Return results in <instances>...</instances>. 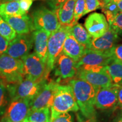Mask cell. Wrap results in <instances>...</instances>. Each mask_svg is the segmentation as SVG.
Instances as JSON below:
<instances>
[{
	"mask_svg": "<svg viewBox=\"0 0 122 122\" xmlns=\"http://www.w3.org/2000/svg\"><path fill=\"white\" fill-rule=\"evenodd\" d=\"M1 1V0H0V1Z\"/></svg>",
	"mask_w": 122,
	"mask_h": 122,
	"instance_id": "ee69618b",
	"label": "cell"
},
{
	"mask_svg": "<svg viewBox=\"0 0 122 122\" xmlns=\"http://www.w3.org/2000/svg\"><path fill=\"white\" fill-rule=\"evenodd\" d=\"M22 60L23 72L25 78L34 81L47 80L46 63L36 53L27 54Z\"/></svg>",
	"mask_w": 122,
	"mask_h": 122,
	"instance_id": "52a82bcc",
	"label": "cell"
},
{
	"mask_svg": "<svg viewBox=\"0 0 122 122\" xmlns=\"http://www.w3.org/2000/svg\"><path fill=\"white\" fill-rule=\"evenodd\" d=\"M85 11L84 15L100 8L101 2L100 0H85Z\"/></svg>",
	"mask_w": 122,
	"mask_h": 122,
	"instance_id": "f546056e",
	"label": "cell"
},
{
	"mask_svg": "<svg viewBox=\"0 0 122 122\" xmlns=\"http://www.w3.org/2000/svg\"><path fill=\"white\" fill-rule=\"evenodd\" d=\"M79 110V106L71 85L58 84L50 107V120L61 114L77 112Z\"/></svg>",
	"mask_w": 122,
	"mask_h": 122,
	"instance_id": "7a4b0ae2",
	"label": "cell"
},
{
	"mask_svg": "<svg viewBox=\"0 0 122 122\" xmlns=\"http://www.w3.org/2000/svg\"><path fill=\"white\" fill-rule=\"evenodd\" d=\"M100 1L101 2V6H100V7H101L102 5H103L106 4H107V3L109 2L110 0H100Z\"/></svg>",
	"mask_w": 122,
	"mask_h": 122,
	"instance_id": "60d3db41",
	"label": "cell"
},
{
	"mask_svg": "<svg viewBox=\"0 0 122 122\" xmlns=\"http://www.w3.org/2000/svg\"><path fill=\"white\" fill-rule=\"evenodd\" d=\"M112 60L109 52L86 49L83 57L76 63L77 70H101Z\"/></svg>",
	"mask_w": 122,
	"mask_h": 122,
	"instance_id": "8992f818",
	"label": "cell"
},
{
	"mask_svg": "<svg viewBox=\"0 0 122 122\" xmlns=\"http://www.w3.org/2000/svg\"><path fill=\"white\" fill-rule=\"evenodd\" d=\"M33 0H22L19 2V5L21 10L24 14H27V12L30 10L32 5Z\"/></svg>",
	"mask_w": 122,
	"mask_h": 122,
	"instance_id": "836d02e7",
	"label": "cell"
},
{
	"mask_svg": "<svg viewBox=\"0 0 122 122\" xmlns=\"http://www.w3.org/2000/svg\"><path fill=\"white\" fill-rule=\"evenodd\" d=\"M85 7V0H76L74 7V18L76 23L84 15Z\"/></svg>",
	"mask_w": 122,
	"mask_h": 122,
	"instance_id": "83f0119b",
	"label": "cell"
},
{
	"mask_svg": "<svg viewBox=\"0 0 122 122\" xmlns=\"http://www.w3.org/2000/svg\"><path fill=\"white\" fill-rule=\"evenodd\" d=\"M67 1V0H46L49 6L54 11H57Z\"/></svg>",
	"mask_w": 122,
	"mask_h": 122,
	"instance_id": "d6a6232c",
	"label": "cell"
},
{
	"mask_svg": "<svg viewBox=\"0 0 122 122\" xmlns=\"http://www.w3.org/2000/svg\"><path fill=\"white\" fill-rule=\"evenodd\" d=\"M50 108L46 107L30 111L25 122H50Z\"/></svg>",
	"mask_w": 122,
	"mask_h": 122,
	"instance_id": "cb8c5ba5",
	"label": "cell"
},
{
	"mask_svg": "<svg viewBox=\"0 0 122 122\" xmlns=\"http://www.w3.org/2000/svg\"><path fill=\"white\" fill-rule=\"evenodd\" d=\"M50 122H73L72 117L69 112H66L57 116Z\"/></svg>",
	"mask_w": 122,
	"mask_h": 122,
	"instance_id": "1f68e13d",
	"label": "cell"
},
{
	"mask_svg": "<svg viewBox=\"0 0 122 122\" xmlns=\"http://www.w3.org/2000/svg\"><path fill=\"white\" fill-rule=\"evenodd\" d=\"M32 46L33 37L32 34L18 35L9 42L5 53L14 58L22 59L29 54Z\"/></svg>",
	"mask_w": 122,
	"mask_h": 122,
	"instance_id": "8fae6325",
	"label": "cell"
},
{
	"mask_svg": "<svg viewBox=\"0 0 122 122\" xmlns=\"http://www.w3.org/2000/svg\"><path fill=\"white\" fill-rule=\"evenodd\" d=\"M58 83L50 80L45 84L40 92L30 102V111L51 107Z\"/></svg>",
	"mask_w": 122,
	"mask_h": 122,
	"instance_id": "4fadbf2b",
	"label": "cell"
},
{
	"mask_svg": "<svg viewBox=\"0 0 122 122\" xmlns=\"http://www.w3.org/2000/svg\"><path fill=\"white\" fill-rule=\"evenodd\" d=\"M30 102L23 99L11 100L2 117L9 122H25L30 112Z\"/></svg>",
	"mask_w": 122,
	"mask_h": 122,
	"instance_id": "30bf717a",
	"label": "cell"
},
{
	"mask_svg": "<svg viewBox=\"0 0 122 122\" xmlns=\"http://www.w3.org/2000/svg\"><path fill=\"white\" fill-rule=\"evenodd\" d=\"M119 85H122V83L121 84H119Z\"/></svg>",
	"mask_w": 122,
	"mask_h": 122,
	"instance_id": "7bdbcfd3",
	"label": "cell"
},
{
	"mask_svg": "<svg viewBox=\"0 0 122 122\" xmlns=\"http://www.w3.org/2000/svg\"><path fill=\"white\" fill-rule=\"evenodd\" d=\"M24 78L22 59L14 58L5 53L0 56V81L5 86L15 84Z\"/></svg>",
	"mask_w": 122,
	"mask_h": 122,
	"instance_id": "3957f363",
	"label": "cell"
},
{
	"mask_svg": "<svg viewBox=\"0 0 122 122\" xmlns=\"http://www.w3.org/2000/svg\"><path fill=\"white\" fill-rule=\"evenodd\" d=\"M86 50V47L77 41L69 33L67 35L64 41L62 52L77 62L83 57Z\"/></svg>",
	"mask_w": 122,
	"mask_h": 122,
	"instance_id": "d6986e66",
	"label": "cell"
},
{
	"mask_svg": "<svg viewBox=\"0 0 122 122\" xmlns=\"http://www.w3.org/2000/svg\"><path fill=\"white\" fill-rule=\"evenodd\" d=\"M70 27L60 25L50 34L48 40L47 58L46 62V75L48 77L50 71L54 68L58 57L62 53L63 45Z\"/></svg>",
	"mask_w": 122,
	"mask_h": 122,
	"instance_id": "5b68a950",
	"label": "cell"
},
{
	"mask_svg": "<svg viewBox=\"0 0 122 122\" xmlns=\"http://www.w3.org/2000/svg\"><path fill=\"white\" fill-rule=\"evenodd\" d=\"M119 85L113 84L110 86L98 88L95 97L96 109L102 111H115L118 103V92Z\"/></svg>",
	"mask_w": 122,
	"mask_h": 122,
	"instance_id": "9c48e42d",
	"label": "cell"
},
{
	"mask_svg": "<svg viewBox=\"0 0 122 122\" xmlns=\"http://www.w3.org/2000/svg\"><path fill=\"white\" fill-rule=\"evenodd\" d=\"M9 42L0 35V56L6 51Z\"/></svg>",
	"mask_w": 122,
	"mask_h": 122,
	"instance_id": "e575fe53",
	"label": "cell"
},
{
	"mask_svg": "<svg viewBox=\"0 0 122 122\" xmlns=\"http://www.w3.org/2000/svg\"><path fill=\"white\" fill-rule=\"evenodd\" d=\"M117 107L122 110V85H119L118 92V103Z\"/></svg>",
	"mask_w": 122,
	"mask_h": 122,
	"instance_id": "8d00e7d4",
	"label": "cell"
},
{
	"mask_svg": "<svg viewBox=\"0 0 122 122\" xmlns=\"http://www.w3.org/2000/svg\"><path fill=\"white\" fill-rule=\"evenodd\" d=\"M22 0H1L0 1V3L2 4V3H4V2H11V1H15V2H20Z\"/></svg>",
	"mask_w": 122,
	"mask_h": 122,
	"instance_id": "ab89813d",
	"label": "cell"
},
{
	"mask_svg": "<svg viewBox=\"0 0 122 122\" xmlns=\"http://www.w3.org/2000/svg\"><path fill=\"white\" fill-rule=\"evenodd\" d=\"M68 33L74 37L76 41L87 47L92 38L81 24L76 23L70 27Z\"/></svg>",
	"mask_w": 122,
	"mask_h": 122,
	"instance_id": "44dd1931",
	"label": "cell"
},
{
	"mask_svg": "<svg viewBox=\"0 0 122 122\" xmlns=\"http://www.w3.org/2000/svg\"><path fill=\"white\" fill-rule=\"evenodd\" d=\"M32 19L35 30H43L51 33L61 25L56 13L45 7L36 9Z\"/></svg>",
	"mask_w": 122,
	"mask_h": 122,
	"instance_id": "ba28073f",
	"label": "cell"
},
{
	"mask_svg": "<svg viewBox=\"0 0 122 122\" xmlns=\"http://www.w3.org/2000/svg\"><path fill=\"white\" fill-rule=\"evenodd\" d=\"M0 35L10 42L15 39L17 34L3 18L0 16Z\"/></svg>",
	"mask_w": 122,
	"mask_h": 122,
	"instance_id": "484cf974",
	"label": "cell"
},
{
	"mask_svg": "<svg viewBox=\"0 0 122 122\" xmlns=\"http://www.w3.org/2000/svg\"><path fill=\"white\" fill-rule=\"evenodd\" d=\"M109 122H122V110L119 109L111 118Z\"/></svg>",
	"mask_w": 122,
	"mask_h": 122,
	"instance_id": "d590c367",
	"label": "cell"
},
{
	"mask_svg": "<svg viewBox=\"0 0 122 122\" xmlns=\"http://www.w3.org/2000/svg\"><path fill=\"white\" fill-rule=\"evenodd\" d=\"M77 122H97V119H90L86 118L83 115L78 114L77 115Z\"/></svg>",
	"mask_w": 122,
	"mask_h": 122,
	"instance_id": "74e56055",
	"label": "cell"
},
{
	"mask_svg": "<svg viewBox=\"0 0 122 122\" xmlns=\"http://www.w3.org/2000/svg\"><path fill=\"white\" fill-rule=\"evenodd\" d=\"M106 70L114 84L122 83V63L112 59L106 66Z\"/></svg>",
	"mask_w": 122,
	"mask_h": 122,
	"instance_id": "7402d4cb",
	"label": "cell"
},
{
	"mask_svg": "<svg viewBox=\"0 0 122 122\" xmlns=\"http://www.w3.org/2000/svg\"><path fill=\"white\" fill-rule=\"evenodd\" d=\"M100 7L105 14V17L109 25L114 20L116 15L120 12L117 3L114 0H110L109 2L102 5Z\"/></svg>",
	"mask_w": 122,
	"mask_h": 122,
	"instance_id": "d4e9b609",
	"label": "cell"
},
{
	"mask_svg": "<svg viewBox=\"0 0 122 122\" xmlns=\"http://www.w3.org/2000/svg\"><path fill=\"white\" fill-rule=\"evenodd\" d=\"M109 26L113 29L119 36L122 37V12H119L116 15Z\"/></svg>",
	"mask_w": 122,
	"mask_h": 122,
	"instance_id": "f1b7e54d",
	"label": "cell"
},
{
	"mask_svg": "<svg viewBox=\"0 0 122 122\" xmlns=\"http://www.w3.org/2000/svg\"><path fill=\"white\" fill-rule=\"evenodd\" d=\"M78 78L86 81L96 89L105 88L113 84L111 77L107 72L106 67L101 70H78Z\"/></svg>",
	"mask_w": 122,
	"mask_h": 122,
	"instance_id": "7c38bea8",
	"label": "cell"
},
{
	"mask_svg": "<svg viewBox=\"0 0 122 122\" xmlns=\"http://www.w3.org/2000/svg\"><path fill=\"white\" fill-rule=\"evenodd\" d=\"M25 14L21 10L19 2L11 1L0 4V16H19Z\"/></svg>",
	"mask_w": 122,
	"mask_h": 122,
	"instance_id": "603a6c76",
	"label": "cell"
},
{
	"mask_svg": "<svg viewBox=\"0 0 122 122\" xmlns=\"http://www.w3.org/2000/svg\"><path fill=\"white\" fill-rule=\"evenodd\" d=\"M47 80L34 81L24 78L19 83L5 86L8 91L10 101L18 99L32 100L39 94Z\"/></svg>",
	"mask_w": 122,
	"mask_h": 122,
	"instance_id": "277c9868",
	"label": "cell"
},
{
	"mask_svg": "<svg viewBox=\"0 0 122 122\" xmlns=\"http://www.w3.org/2000/svg\"><path fill=\"white\" fill-rule=\"evenodd\" d=\"M55 75L59 80L72 78L77 74L76 62L62 52L58 57L56 64ZM54 66V67H55Z\"/></svg>",
	"mask_w": 122,
	"mask_h": 122,
	"instance_id": "2e32d148",
	"label": "cell"
},
{
	"mask_svg": "<svg viewBox=\"0 0 122 122\" xmlns=\"http://www.w3.org/2000/svg\"><path fill=\"white\" fill-rule=\"evenodd\" d=\"M119 36L111 27L102 36L92 38L86 49L101 52H109L117 45Z\"/></svg>",
	"mask_w": 122,
	"mask_h": 122,
	"instance_id": "5bb4252c",
	"label": "cell"
},
{
	"mask_svg": "<svg viewBox=\"0 0 122 122\" xmlns=\"http://www.w3.org/2000/svg\"><path fill=\"white\" fill-rule=\"evenodd\" d=\"M85 29L92 38L102 36L107 30L109 24L102 14L94 13L90 14L85 21Z\"/></svg>",
	"mask_w": 122,
	"mask_h": 122,
	"instance_id": "9a60e30c",
	"label": "cell"
},
{
	"mask_svg": "<svg viewBox=\"0 0 122 122\" xmlns=\"http://www.w3.org/2000/svg\"><path fill=\"white\" fill-rule=\"evenodd\" d=\"M75 1L76 0H67L60 8L54 11L61 25L71 27L77 23L74 18Z\"/></svg>",
	"mask_w": 122,
	"mask_h": 122,
	"instance_id": "ffe728a7",
	"label": "cell"
},
{
	"mask_svg": "<svg viewBox=\"0 0 122 122\" xmlns=\"http://www.w3.org/2000/svg\"><path fill=\"white\" fill-rule=\"evenodd\" d=\"M10 100L6 87L0 81V118L5 113Z\"/></svg>",
	"mask_w": 122,
	"mask_h": 122,
	"instance_id": "4316f807",
	"label": "cell"
},
{
	"mask_svg": "<svg viewBox=\"0 0 122 122\" xmlns=\"http://www.w3.org/2000/svg\"><path fill=\"white\" fill-rule=\"evenodd\" d=\"M51 33L43 30H36L32 33L34 53L46 63L48 40Z\"/></svg>",
	"mask_w": 122,
	"mask_h": 122,
	"instance_id": "ac0fdd59",
	"label": "cell"
},
{
	"mask_svg": "<svg viewBox=\"0 0 122 122\" xmlns=\"http://www.w3.org/2000/svg\"><path fill=\"white\" fill-rule=\"evenodd\" d=\"M112 59L122 63V44L116 45L110 51Z\"/></svg>",
	"mask_w": 122,
	"mask_h": 122,
	"instance_id": "4dcf8cb0",
	"label": "cell"
},
{
	"mask_svg": "<svg viewBox=\"0 0 122 122\" xmlns=\"http://www.w3.org/2000/svg\"><path fill=\"white\" fill-rule=\"evenodd\" d=\"M0 122H9L7 121V120H6L5 119L2 118V117H1V118H0Z\"/></svg>",
	"mask_w": 122,
	"mask_h": 122,
	"instance_id": "b9f144b4",
	"label": "cell"
},
{
	"mask_svg": "<svg viewBox=\"0 0 122 122\" xmlns=\"http://www.w3.org/2000/svg\"><path fill=\"white\" fill-rule=\"evenodd\" d=\"M117 3L120 12H122V0H114Z\"/></svg>",
	"mask_w": 122,
	"mask_h": 122,
	"instance_id": "f35d334b",
	"label": "cell"
},
{
	"mask_svg": "<svg viewBox=\"0 0 122 122\" xmlns=\"http://www.w3.org/2000/svg\"><path fill=\"white\" fill-rule=\"evenodd\" d=\"M81 115L86 118L96 119L95 97L97 89L86 81L75 79L70 81Z\"/></svg>",
	"mask_w": 122,
	"mask_h": 122,
	"instance_id": "6da1fadb",
	"label": "cell"
},
{
	"mask_svg": "<svg viewBox=\"0 0 122 122\" xmlns=\"http://www.w3.org/2000/svg\"><path fill=\"white\" fill-rule=\"evenodd\" d=\"M1 17L11 27L16 34H27L35 30L32 19L27 14L19 16L5 15Z\"/></svg>",
	"mask_w": 122,
	"mask_h": 122,
	"instance_id": "e0dca14e",
	"label": "cell"
}]
</instances>
